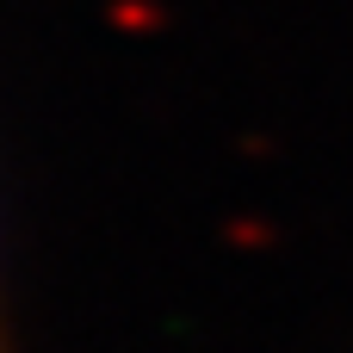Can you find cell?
<instances>
[{
  "label": "cell",
  "mask_w": 353,
  "mask_h": 353,
  "mask_svg": "<svg viewBox=\"0 0 353 353\" xmlns=\"http://www.w3.org/2000/svg\"><path fill=\"white\" fill-rule=\"evenodd\" d=\"M0 353H12V341H6V323H0Z\"/></svg>",
  "instance_id": "obj_1"
}]
</instances>
